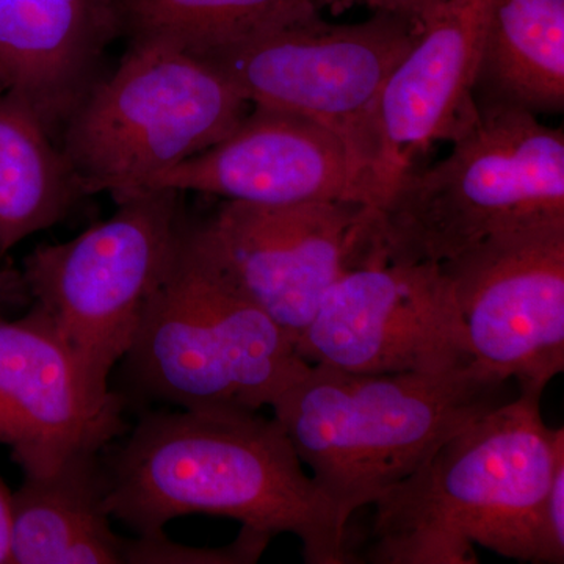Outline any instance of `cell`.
<instances>
[{
  "mask_svg": "<svg viewBox=\"0 0 564 564\" xmlns=\"http://www.w3.org/2000/svg\"><path fill=\"white\" fill-rule=\"evenodd\" d=\"M300 358L351 373L445 372L474 362L436 262H367L340 274L295 340Z\"/></svg>",
  "mask_w": 564,
  "mask_h": 564,
  "instance_id": "obj_10",
  "label": "cell"
},
{
  "mask_svg": "<svg viewBox=\"0 0 564 564\" xmlns=\"http://www.w3.org/2000/svg\"><path fill=\"white\" fill-rule=\"evenodd\" d=\"M84 195L61 144L39 118L0 98V254L57 225Z\"/></svg>",
  "mask_w": 564,
  "mask_h": 564,
  "instance_id": "obj_18",
  "label": "cell"
},
{
  "mask_svg": "<svg viewBox=\"0 0 564 564\" xmlns=\"http://www.w3.org/2000/svg\"><path fill=\"white\" fill-rule=\"evenodd\" d=\"M117 202L109 220L69 242L35 248L21 276L32 311L102 391L169 276L188 220L180 192L139 191Z\"/></svg>",
  "mask_w": 564,
  "mask_h": 564,
  "instance_id": "obj_6",
  "label": "cell"
},
{
  "mask_svg": "<svg viewBox=\"0 0 564 564\" xmlns=\"http://www.w3.org/2000/svg\"><path fill=\"white\" fill-rule=\"evenodd\" d=\"M101 454L77 456L11 494L10 563L126 564L111 530Z\"/></svg>",
  "mask_w": 564,
  "mask_h": 564,
  "instance_id": "obj_16",
  "label": "cell"
},
{
  "mask_svg": "<svg viewBox=\"0 0 564 564\" xmlns=\"http://www.w3.org/2000/svg\"><path fill=\"white\" fill-rule=\"evenodd\" d=\"M477 107L564 110V0H491L474 82Z\"/></svg>",
  "mask_w": 564,
  "mask_h": 564,
  "instance_id": "obj_17",
  "label": "cell"
},
{
  "mask_svg": "<svg viewBox=\"0 0 564 564\" xmlns=\"http://www.w3.org/2000/svg\"><path fill=\"white\" fill-rule=\"evenodd\" d=\"M491 0H441L375 106L367 152L369 206H383L433 144L477 120L474 82Z\"/></svg>",
  "mask_w": 564,
  "mask_h": 564,
  "instance_id": "obj_11",
  "label": "cell"
},
{
  "mask_svg": "<svg viewBox=\"0 0 564 564\" xmlns=\"http://www.w3.org/2000/svg\"><path fill=\"white\" fill-rule=\"evenodd\" d=\"M441 267L474 362L543 393L564 370V218L494 234Z\"/></svg>",
  "mask_w": 564,
  "mask_h": 564,
  "instance_id": "obj_9",
  "label": "cell"
},
{
  "mask_svg": "<svg viewBox=\"0 0 564 564\" xmlns=\"http://www.w3.org/2000/svg\"><path fill=\"white\" fill-rule=\"evenodd\" d=\"M117 39L110 0H0V98L31 110L61 139L102 79Z\"/></svg>",
  "mask_w": 564,
  "mask_h": 564,
  "instance_id": "obj_14",
  "label": "cell"
},
{
  "mask_svg": "<svg viewBox=\"0 0 564 564\" xmlns=\"http://www.w3.org/2000/svg\"><path fill=\"white\" fill-rule=\"evenodd\" d=\"M101 462L107 510L139 536H161L182 516H225L272 538L295 534L307 564L355 562L333 505L259 411L150 413Z\"/></svg>",
  "mask_w": 564,
  "mask_h": 564,
  "instance_id": "obj_1",
  "label": "cell"
},
{
  "mask_svg": "<svg viewBox=\"0 0 564 564\" xmlns=\"http://www.w3.org/2000/svg\"><path fill=\"white\" fill-rule=\"evenodd\" d=\"M272 536L242 525L237 540L223 547H191L161 536L129 538L126 564H250L258 562Z\"/></svg>",
  "mask_w": 564,
  "mask_h": 564,
  "instance_id": "obj_20",
  "label": "cell"
},
{
  "mask_svg": "<svg viewBox=\"0 0 564 564\" xmlns=\"http://www.w3.org/2000/svg\"><path fill=\"white\" fill-rule=\"evenodd\" d=\"M419 29L380 11L352 24H333L318 11L195 55L220 70L251 107L302 115L343 137L367 203L375 106Z\"/></svg>",
  "mask_w": 564,
  "mask_h": 564,
  "instance_id": "obj_7",
  "label": "cell"
},
{
  "mask_svg": "<svg viewBox=\"0 0 564 564\" xmlns=\"http://www.w3.org/2000/svg\"><path fill=\"white\" fill-rule=\"evenodd\" d=\"M514 386L477 362L378 375L310 364L270 408L348 529L445 441L513 399Z\"/></svg>",
  "mask_w": 564,
  "mask_h": 564,
  "instance_id": "obj_3",
  "label": "cell"
},
{
  "mask_svg": "<svg viewBox=\"0 0 564 564\" xmlns=\"http://www.w3.org/2000/svg\"><path fill=\"white\" fill-rule=\"evenodd\" d=\"M120 39L159 41L199 54L332 10L336 0H110Z\"/></svg>",
  "mask_w": 564,
  "mask_h": 564,
  "instance_id": "obj_19",
  "label": "cell"
},
{
  "mask_svg": "<svg viewBox=\"0 0 564 564\" xmlns=\"http://www.w3.org/2000/svg\"><path fill=\"white\" fill-rule=\"evenodd\" d=\"M375 215L356 202H226L192 229L226 280L295 345L337 278L372 261Z\"/></svg>",
  "mask_w": 564,
  "mask_h": 564,
  "instance_id": "obj_8",
  "label": "cell"
},
{
  "mask_svg": "<svg viewBox=\"0 0 564 564\" xmlns=\"http://www.w3.org/2000/svg\"><path fill=\"white\" fill-rule=\"evenodd\" d=\"M124 399L93 383L41 315H0V444L24 477H43L77 456L102 454L128 430Z\"/></svg>",
  "mask_w": 564,
  "mask_h": 564,
  "instance_id": "obj_12",
  "label": "cell"
},
{
  "mask_svg": "<svg viewBox=\"0 0 564 564\" xmlns=\"http://www.w3.org/2000/svg\"><path fill=\"white\" fill-rule=\"evenodd\" d=\"M541 397L518 391L378 497L361 562L474 564L480 545L538 564L541 503L564 458L563 426L544 422Z\"/></svg>",
  "mask_w": 564,
  "mask_h": 564,
  "instance_id": "obj_2",
  "label": "cell"
},
{
  "mask_svg": "<svg viewBox=\"0 0 564 564\" xmlns=\"http://www.w3.org/2000/svg\"><path fill=\"white\" fill-rule=\"evenodd\" d=\"M440 2L441 0H336V9L339 14L355 6L366 7L373 13L380 11V13L395 14L421 28L423 20L440 6Z\"/></svg>",
  "mask_w": 564,
  "mask_h": 564,
  "instance_id": "obj_22",
  "label": "cell"
},
{
  "mask_svg": "<svg viewBox=\"0 0 564 564\" xmlns=\"http://www.w3.org/2000/svg\"><path fill=\"white\" fill-rule=\"evenodd\" d=\"M122 361L135 388L159 402L181 410H245L225 334L193 273L184 232L169 276Z\"/></svg>",
  "mask_w": 564,
  "mask_h": 564,
  "instance_id": "obj_15",
  "label": "cell"
},
{
  "mask_svg": "<svg viewBox=\"0 0 564 564\" xmlns=\"http://www.w3.org/2000/svg\"><path fill=\"white\" fill-rule=\"evenodd\" d=\"M250 109L198 55L135 41L74 111L58 144L85 195L118 199L217 144Z\"/></svg>",
  "mask_w": 564,
  "mask_h": 564,
  "instance_id": "obj_5",
  "label": "cell"
},
{
  "mask_svg": "<svg viewBox=\"0 0 564 564\" xmlns=\"http://www.w3.org/2000/svg\"><path fill=\"white\" fill-rule=\"evenodd\" d=\"M564 563V458L556 464L540 510V562Z\"/></svg>",
  "mask_w": 564,
  "mask_h": 564,
  "instance_id": "obj_21",
  "label": "cell"
},
{
  "mask_svg": "<svg viewBox=\"0 0 564 564\" xmlns=\"http://www.w3.org/2000/svg\"><path fill=\"white\" fill-rule=\"evenodd\" d=\"M447 158L403 177L375 215V258L451 261L494 234L564 218V132L511 107H477Z\"/></svg>",
  "mask_w": 564,
  "mask_h": 564,
  "instance_id": "obj_4",
  "label": "cell"
},
{
  "mask_svg": "<svg viewBox=\"0 0 564 564\" xmlns=\"http://www.w3.org/2000/svg\"><path fill=\"white\" fill-rule=\"evenodd\" d=\"M158 188L269 206H367L361 174L343 137L302 115L256 106L217 144L155 174L133 192Z\"/></svg>",
  "mask_w": 564,
  "mask_h": 564,
  "instance_id": "obj_13",
  "label": "cell"
},
{
  "mask_svg": "<svg viewBox=\"0 0 564 564\" xmlns=\"http://www.w3.org/2000/svg\"><path fill=\"white\" fill-rule=\"evenodd\" d=\"M11 492L0 478V564L10 563Z\"/></svg>",
  "mask_w": 564,
  "mask_h": 564,
  "instance_id": "obj_23",
  "label": "cell"
}]
</instances>
